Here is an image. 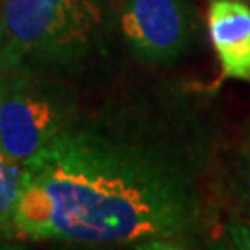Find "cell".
Listing matches in <instances>:
<instances>
[{
    "instance_id": "cell-1",
    "label": "cell",
    "mask_w": 250,
    "mask_h": 250,
    "mask_svg": "<svg viewBox=\"0 0 250 250\" xmlns=\"http://www.w3.org/2000/svg\"><path fill=\"white\" fill-rule=\"evenodd\" d=\"M188 95H126L78 111L22 160L4 232L89 247L195 249L215 230L211 126Z\"/></svg>"
},
{
    "instance_id": "cell-2",
    "label": "cell",
    "mask_w": 250,
    "mask_h": 250,
    "mask_svg": "<svg viewBox=\"0 0 250 250\" xmlns=\"http://www.w3.org/2000/svg\"><path fill=\"white\" fill-rule=\"evenodd\" d=\"M102 26L100 0H2L0 74L80 62Z\"/></svg>"
},
{
    "instance_id": "cell-3",
    "label": "cell",
    "mask_w": 250,
    "mask_h": 250,
    "mask_svg": "<svg viewBox=\"0 0 250 250\" xmlns=\"http://www.w3.org/2000/svg\"><path fill=\"white\" fill-rule=\"evenodd\" d=\"M76 104L62 85L34 72L0 74V154L22 161L69 125Z\"/></svg>"
},
{
    "instance_id": "cell-4",
    "label": "cell",
    "mask_w": 250,
    "mask_h": 250,
    "mask_svg": "<svg viewBox=\"0 0 250 250\" xmlns=\"http://www.w3.org/2000/svg\"><path fill=\"white\" fill-rule=\"evenodd\" d=\"M197 15L189 0H125L121 30L135 58L170 63L195 37Z\"/></svg>"
},
{
    "instance_id": "cell-5",
    "label": "cell",
    "mask_w": 250,
    "mask_h": 250,
    "mask_svg": "<svg viewBox=\"0 0 250 250\" xmlns=\"http://www.w3.org/2000/svg\"><path fill=\"white\" fill-rule=\"evenodd\" d=\"M208 32L221 65V82L250 83V6L245 0H211Z\"/></svg>"
},
{
    "instance_id": "cell-6",
    "label": "cell",
    "mask_w": 250,
    "mask_h": 250,
    "mask_svg": "<svg viewBox=\"0 0 250 250\" xmlns=\"http://www.w3.org/2000/svg\"><path fill=\"white\" fill-rule=\"evenodd\" d=\"M224 195L232 206L233 215L250 221V128L233 154L224 180Z\"/></svg>"
},
{
    "instance_id": "cell-7",
    "label": "cell",
    "mask_w": 250,
    "mask_h": 250,
    "mask_svg": "<svg viewBox=\"0 0 250 250\" xmlns=\"http://www.w3.org/2000/svg\"><path fill=\"white\" fill-rule=\"evenodd\" d=\"M22 189V161L8 160L0 154V228L8 223L9 213Z\"/></svg>"
},
{
    "instance_id": "cell-8",
    "label": "cell",
    "mask_w": 250,
    "mask_h": 250,
    "mask_svg": "<svg viewBox=\"0 0 250 250\" xmlns=\"http://www.w3.org/2000/svg\"><path fill=\"white\" fill-rule=\"evenodd\" d=\"M224 237L232 249L250 250V221L239 215H230L224 223Z\"/></svg>"
},
{
    "instance_id": "cell-9",
    "label": "cell",
    "mask_w": 250,
    "mask_h": 250,
    "mask_svg": "<svg viewBox=\"0 0 250 250\" xmlns=\"http://www.w3.org/2000/svg\"><path fill=\"white\" fill-rule=\"evenodd\" d=\"M0 2H2V0H0Z\"/></svg>"
}]
</instances>
